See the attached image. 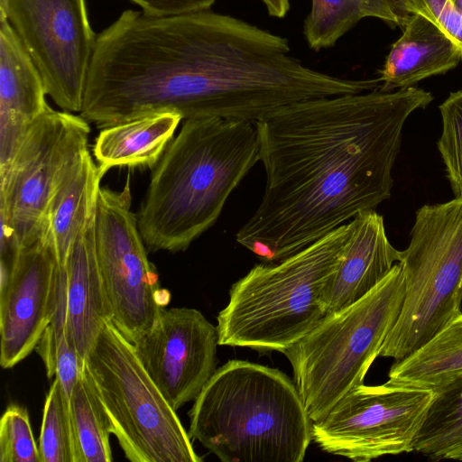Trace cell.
Masks as SVG:
<instances>
[{
    "mask_svg": "<svg viewBox=\"0 0 462 462\" xmlns=\"http://www.w3.org/2000/svg\"><path fill=\"white\" fill-rule=\"evenodd\" d=\"M0 462H41L26 408L11 404L0 420Z\"/></svg>",
    "mask_w": 462,
    "mask_h": 462,
    "instance_id": "obj_26",
    "label": "cell"
},
{
    "mask_svg": "<svg viewBox=\"0 0 462 462\" xmlns=\"http://www.w3.org/2000/svg\"><path fill=\"white\" fill-rule=\"evenodd\" d=\"M94 216L76 239L64 263L58 264L53 315L35 350L45 360L57 352L61 335L85 362L105 323L111 321L97 258Z\"/></svg>",
    "mask_w": 462,
    "mask_h": 462,
    "instance_id": "obj_13",
    "label": "cell"
},
{
    "mask_svg": "<svg viewBox=\"0 0 462 462\" xmlns=\"http://www.w3.org/2000/svg\"><path fill=\"white\" fill-rule=\"evenodd\" d=\"M379 18L391 25L404 28L413 14L411 12L410 0H368Z\"/></svg>",
    "mask_w": 462,
    "mask_h": 462,
    "instance_id": "obj_30",
    "label": "cell"
},
{
    "mask_svg": "<svg viewBox=\"0 0 462 462\" xmlns=\"http://www.w3.org/2000/svg\"><path fill=\"white\" fill-rule=\"evenodd\" d=\"M402 30L380 70V90L413 87L448 72L462 60L460 48L425 16L413 14Z\"/></svg>",
    "mask_w": 462,
    "mask_h": 462,
    "instance_id": "obj_18",
    "label": "cell"
},
{
    "mask_svg": "<svg viewBox=\"0 0 462 462\" xmlns=\"http://www.w3.org/2000/svg\"><path fill=\"white\" fill-rule=\"evenodd\" d=\"M127 180L121 191L100 187L94 236L98 266L111 311V322L131 343L149 329L171 300L149 261L131 209Z\"/></svg>",
    "mask_w": 462,
    "mask_h": 462,
    "instance_id": "obj_8",
    "label": "cell"
},
{
    "mask_svg": "<svg viewBox=\"0 0 462 462\" xmlns=\"http://www.w3.org/2000/svg\"><path fill=\"white\" fill-rule=\"evenodd\" d=\"M351 223L343 257L325 292L327 313L365 297L401 259V251L391 244L383 217L375 209L360 212Z\"/></svg>",
    "mask_w": 462,
    "mask_h": 462,
    "instance_id": "obj_16",
    "label": "cell"
},
{
    "mask_svg": "<svg viewBox=\"0 0 462 462\" xmlns=\"http://www.w3.org/2000/svg\"><path fill=\"white\" fill-rule=\"evenodd\" d=\"M352 223L276 263L254 265L233 283L217 317L218 344L283 353L327 314L325 292L346 249Z\"/></svg>",
    "mask_w": 462,
    "mask_h": 462,
    "instance_id": "obj_4",
    "label": "cell"
},
{
    "mask_svg": "<svg viewBox=\"0 0 462 462\" xmlns=\"http://www.w3.org/2000/svg\"><path fill=\"white\" fill-rule=\"evenodd\" d=\"M442 131L437 146L455 198L462 197V90L451 92L439 106Z\"/></svg>",
    "mask_w": 462,
    "mask_h": 462,
    "instance_id": "obj_25",
    "label": "cell"
},
{
    "mask_svg": "<svg viewBox=\"0 0 462 462\" xmlns=\"http://www.w3.org/2000/svg\"><path fill=\"white\" fill-rule=\"evenodd\" d=\"M404 299L380 356L402 359L462 312V197L415 213L399 262Z\"/></svg>",
    "mask_w": 462,
    "mask_h": 462,
    "instance_id": "obj_6",
    "label": "cell"
},
{
    "mask_svg": "<svg viewBox=\"0 0 462 462\" xmlns=\"http://www.w3.org/2000/svg\"><path fill=\"white\" fill-rule=\"evenodd\" d=\"M365 17H374L368 0H311L303 26L307 44L315 51L330 48Z\"/></svg>",
    "mask_w": 462,
    "mask_h": 462,
    "instance_id": "obj_23",
    "label": "cell"
},
{
    "mask_svg": "<svg viewBox=\"0 0 462 462\" xmlns=\"http://www.w3.org/2000/svg\"><path fill=\"white\" fill-rule=\"evenodd\" d=\"M85 368L114 434L132 462H201L191 438L138 359L133 344L109 320Z\"/></svg>",
    "mask_w": 462,
    "mask_h": 462,
    "instance_id": "obj_7",
    "label": "cell"
},
{
    "mask_svg": "<svg viewBox=\"0 0 462 462\" xmlns=\"http://www.w3.org/2000/svg\"><path fill=\"white\" fill-rule=\"evenodd\" d=\"M433 96L411 87L298 102L254 125L266 173L236 241L282 261L391 197L404 125Z\"/></svg>",
    "mask_w": 462,
    "mask_h": 462,
    "instance_id": "obj_1",
    "label": "cell"
},
{
    "mask_svg": "<svg viewBox=\"0 0 462 462\" xmlns=\"http://www.w3.org/2000/svg\"><path fill=\"white\" fill-rule=\"evenodd\" d=\"M132 344L143 368L175 411L194 402L217 370V327L196 309H163L152 326Z\"/></svg>",
    "mask_w": 462,
    "mask_h": 462,
    "instance_id": "obj_12",
    "label": "cell"
},
{
    "mask_svg": "<svg viewBox=\"0 0 462 462\" xmlns=\"http://www.w3.org/2000/svg\"><path fill=\"white\" fill-rule=\"evenodd\" d=\"M259 161L254 123L185 120L152 167L136 215L147 249L186 250L216 223L232 191Z\"/></svg>",
    "mask_w": 462,
    "mask_h": 462,
    "instance_id": "obj_2",
    "label": "cell"
},
{
    "mask_svg": "<svg viewBox=\"0 0 462 462\" xmlns=\"http://www.w3.org/2000/svg\"><path fill=\"white\" fill-rule=\"evenodd\" d=\"M454 5L462 13V0H451Z\"/></svg>",
    "mask_w": 462,
    "mask_h": 462,
    "instance_id": "obj_32",
    "label": "cell"
},
{
    "mask_svg": "<svg viewBox=\"0 0 462 462\" xmlns=\"http://www.w3.org/2000/svg\"><path fill=\"white\" fill-rule=\"evenodd\" d=\"M433 392L414 451L435 461H462V377Z\"/></svg>",
    "mask_w": 462,
    "mask_h": 462,
    "instance_id": "obj_21",
    "label": "cell"
},
{
    "mask_svg": "<svg viewBox=\"0 0 462 462\" xmlns=\"http://www.w3.org/2000/svg\"><path fill=\"white\" fill-rule=\"evenodd\" d=\"M6 20L63 111L81 112L97 35L86 0H0Z\"/></svg>",
    "mask_w": 462,
    "mask_h": 462,
    "instance_id": "obj_10",
    "label": "cell"
},
{
    "mask_svg": "<svg viewBox=\"0 0 462 462\" xmlns=\"http://www.w3.org/2000/svg\"><path fill=\"white\" fill-rule=\"evenodd\" d=\"M433 398L431 390L364 383L312 422V440L356 462L412 452Z\"/></svg>",
    "mask_w": 462,
    "mask_h": 462,
    "instance_id": "obj_9",
    "label": "cell"
},
{
    "mask_svg": "<svg viewBox=\"0 0 462 462\" xmlns=\"http://www.w3.org/2000/svg\"><path fill=\"white\" fill-rule=\"evenodd\" d=\"M181 120L177 113L157 112L103 127L93 148L95 160L106 171L113 167H154Z\"/></svg>",
    "mask_w": 462,
    "mask_h": 462,
    "instance_id": "obj_19",
    "label": "cell"
},
{
    "mask_svg": "<svg viewBox=\"0 0 462 462\" xmlns=\"http://www.w3.org/2000/svg\"><path fill=\"white\" fill-rule=\"evenodd\" d=\"M88 122L49 107L28 129L8 169L0 174V211L22 248L35 244L48 202L80 155L88 150Z\"/></svg>",
    "mask_w": 462,
    "mask_h": 462,
    "instance_id": "obj_11",
    "label": "cell"
},
{
    "mask_svg": "<svg viewBox=\"0 0 462 462\" xmlns=\"http://www.w3.org/2000/svg\"><path fill=\"white\" fill-rule=\"evenodd\" d=\"M189 417V437L222 462H301L312 440L294 381L245 360L217 369Z\"/></svg>",
    "mask_w": 462,
    "mask_h": 462,
    "instance_id": "obj_3",
    "label": "cell"
},
{
    "mask_svg": "<svg viewBox=\"0 0 462 462\" xmlns=\"http://www.w3.org/2000/svg\"><path fill=\"white\" fill-rule=\"evenodd\" d=\"M69 400L58 376H54L45 398L39 452L41 462H76Z\"/></svg>",
    "mask_w": 462,
    "mask_h": 462,
    "instance_id": "obj_24",
    "label": "cell"
},
{
    "mask_svg": "<svg viewBox=\"0 0 462 462\" xmlns=\"http://www.w3.org/2000/svg\"><path fill=\"white\" fill-rule=\"evenodd\" d=\"M76 449V462H110V425L103 405L85 368L69 402Z\"/></svg>",
    "mask_w": 462,
    "mask_h": 462,
    "instance_id": "obj_22",
    "label": "cell"
},
{
    "mask_svg": "<svg viewBox=\"0 0 462 462\" xmlns=\"http://www.w3.org/2000/svg\"><path fill=\"white\" fill-rule=\"evenodd\" d=\"M404 299L400 263L369 293L327 313L282 354L311 420L324 419L349 392L364 384L393 328Z\"/></svg>",
    "mask_w": 462,
    "mask_h": 462,
    "instance_id": "obj_5",
    "label": "cell"
},
{
    "mask_svg": "<svg viewBox=\"0 0 462 462\" xmlns=\"http://www.w3.org/2000/svg\"><path fill=\"white\" fill-rule=\"evenodd\" d=\"M462 377V312L406 357L394 361L387 383L435 391Z\"/></svg>",
    "mask_w": 462,
    "mask_h": 462,
    "instance_id": "obj_20",
    "label": "cell"
},
{
    "mask_svg": "<svg viewBox=\"0 0 462 462\" xmlns=\"http://www.w3.org/2000/svg\"><path fill=\"white\" fill-rule=\"evenodd\" d=\"M106 172L87 150L70 167L51 197L37 242L51 251L58 264L64 263L79 235L94 216L101 180Z\"/></svg>",
    "mask_w": 462,
    "mask_h": 462,
    "instance_id": "obj_17",
    "label": "cell"
},
{
    "mask_svg": "<svg viewBox=\"0 0 462 462\" xmlns=\"http://www.w3.org/2000/svg\"><path fill=\"white\" fill-rule=\"evenodd\" d=\"M40 71L9 23L0 19V174L30 126L50 107Z\"/></svg>",
    "mask_w": 462,
    "mask_h": 462,
    "instance_id": "obj_15",
    "label": "cell"
},
{
    "mask_svg": "<svg viewBox=\"0 0 462 462\" xmlns=\"http://www.w3.org/2000/svg\"><path fill=\"white\" fill-rule=\"evenodd\" d=\"M411 14H420L443 31L462 51V13L451 0H410Z\"/></svg>",
    "mask_w": 462,
    "mask_h": 462,
    "instance_id": "obj_27",
    "label": "cell"
},
{
    "mask_svg": "<svg viewBox=\"0 0 462 462\" xmlns=\"http://www.w3.org/2000/svg\"><path fill=\"white\" fill-rule=\"evenodd\" d=\"M85 362L68 344L61 335L57 343L56 374L60 379L62 391L69 402L72 389L84 369Z\"/></svg>",
    "mask_w": 462,
    "mask_h": 462,
    "instance_id": "obj_28",
    "label": "cell"
},
{
    "mask_svg": "<svg viewBox=\"0 0 462 462\" xmlns=\"http://www.w3.org/2000/svg\"><path fill=\"white\" fill-rule=\"evenodd\" d=\"M149 16L165 17L209 10L217 0H129Z\"/></svg>",
    "mask_w": 462,
    "mask_h": 462,
    "instance_id": "obj_29",
    "label": "cell"
},
{
    "mask_svg": "<svg viewBox=\"0 0 462 462\" xmlns=\"http://www.w3.org/2000/svg\"><path fill=\"white\" fill-rule=\"evenodd\" d=\"M265 6L269 15L275 18H283L289 12V0H260Z\"/></svg>",
    "mask_w": 462,
    "mask_h": 462,
    "instance_id": "obj_31",
    "label": "cell"
},
{
    "mask_svg": "<svg viewBox=\"0 0 462 462\" xmlns=\"http://www.w3.org/2000/svg\"><path fill=\"white\" fill-rule=\"evenodd\" d=\"M57 261L40 242L22 250L0 285V365L12 368L37 346L54 309Z\"/></svg>",
    "mask_w": 462,
    "mask_h": 462,
    "instance_id": "obj_14",
    "label": "cell"
}]
</instances>
